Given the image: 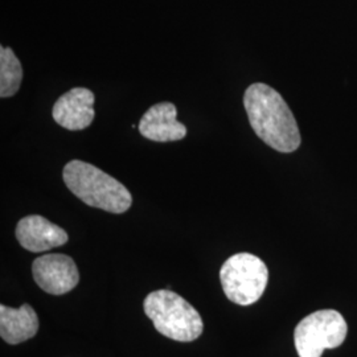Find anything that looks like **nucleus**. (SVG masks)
<instances>
[{"instance_id": "nucleus-1", "label": "nucleus", "mask_w": 357, "mask_h": 357, "mask_svg": "<svg viewBox=\"0 0 357 357\" xmlns=\"http://www.w3.org/2000/svg\"><path fill=\"white\" fill-rule=\"evenodd\" d=\"M245 110L257 137L280 153H294L301 132L293 112L277 90L266 84L250 85L243 96Z\"/></svg>"}, {"instance_id": "nucleus-2", "label": "nucleus", "mask_w": 357, "mask_h": 357, "mask_svg": "<svg viewBox=\"0 0 357 357\" xmlns=\"http://www.w3.org/2000/svg\"><path fill=\"white\" fill-rule=\"evenodd\" d=\"M63 178L69 191L93 208L123 213L132 204V196L122 183L82 160L69 162Z\"/></svg>"}, {"instance_id": "nucleus-3", "label": "nucleus", "mask_w": 357, "mask_h": 357, "mask_svg": "<svg viewBox=\"0 0 357 357\" xmlns=\"http://www.w3.org/2000/svg\"><path fill=\"white\" fill-rule=\"evenodd\" d=\"M143 308L156 331L168 339L190 343L203 333L204 324L199 312L174 291L158 290L149 294Z\"/></svg>"}, {"instance_id": "nucleus-4", "label": "nucleus", "mask_w": 357, "mask_h": 357, "mask_svg": "<svg viewBox=\"0 0 357 357\" xmlns=\"http://www.w3.org/2000/svg\"><path fill=\"white\" fill-rule=\"evenodd\" d=\"M220 281L229 301L240 306H250L259 301L268 286V266L250 253L231 255L220 270Z\"/></svg>"}, {"instance_id": "nucleus-5", "label": "nucleus", "mask_w": 357, "mask_h": 357, "mask_svg": "<svg viewBox=\"0 0 357 357\" xmlns=\"http://www.w3.org/2000/svg\"><path fill=\"white\" fill-rule=\"evenodd\" d=\"M348 326L335 310H320L301 320L294 331V343L299 357H321L324 349L344 343Z\"/></svg>"}, {"instance_id": "nucleus-6", "label": "nucleus", "mask_w": 357, "mask_h": 357, "mask_svg": "<svg viewBox=\"0 0 357 357\" xmlns=\"http://www.w3.org/2000/svg\"><path fill=\"white\" fill-rule=\"evenodd\" d=\"M32 273L38 287L52 295L69 293L79 282L76 262L69 255H41L33 261Z\"/></svg>"}, {"instance_id": "nucleus-7", "label": "nucleus", "mask_w": 357, "mask_h": 357, "mask_svg": "<svg viewBox=\"0 0 357 357\" xmlns=\"http://www.w3.org/2000/svg\"><path fill=\"white\" fill-rule=\"evenodd\" d=\"M94 94L85 88H73L63 94L53 106L56 123L70 131L89 128L94 119Z\"/></svg>"}, {"instance_id": "nucleus-8", "label": "nucleus", "mask_w": 357, "mask_h": 357, "mask_svg": "<svg viewBox=\"0 0 357 357\" xmlns=\"http://www.w3.org/2000/svg\"><path fill=\"white\" fill-rule=\"evenodd\" d=\"M19 243L32 253H41L68 243V233L45 217L32 215L23 217L15 230Z\"/></svg>"}, {"instance_id": "nucleus-9", "label": "nucleus", "mask_w": 357, "mask_h": 357, "mask_svg": "<svg viewBox=\"0 0 357 357\" xmlns=\"http://www.w3.org/2000/svg\"><path fill=\"white\" fill-rule=\"evenodd\" d=\"M178 109L174 103L160 102L151 106L141 118L142 137L153 142L181 141L187 137V128L176 119Z\"/></svg>"}, {"instance_id": "nucleus-10", "label": "nucleus", "mask_w": 357, "mask_h": 357, "mask_svg": "<svg viewBox=\"0 0 357 357\" xmlns=\"http://www.w3.org/2000/svg\"><path fill=\"white\" fill-rule=\"evenodd\" d=\"M38 331V318L29 305L20 308L0 306V336L8 344H20Z\"/></svg>"}, {"instance_id": "nucleus-11", "label": "nucleus", "mask_w": 357, "mask_h": 357, "mask_svg": "<svg viewBox=\"0 0 357 357\" xmlns=\"http://www.w3.org/2000/svg\"><path fill=\"white\" fill-rule=\"evenodd\" d=\"M23 66L11 48H0V97L15 96L22 85Z\"/></svg>"}]
</instances>
